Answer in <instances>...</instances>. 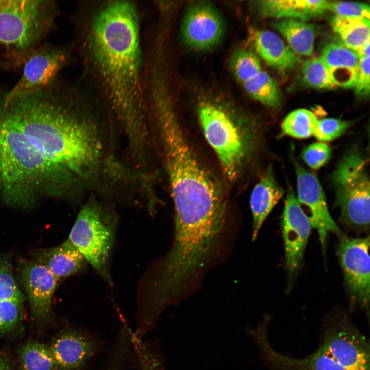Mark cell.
I'll return each mask as SVG.
<instances>
[{"instance_id": "6da1fadb", "label": "cell", "mask_w": 370, "mask_h": 370, "mask_svg": "<svg viewBox=\"0 0 370 370\" xmlns=\"http://www.w3.org/2000/svg\"><path fill=\"white\" fill-rule=\"evenodd\" d=\"M0 116L62 171L79 200L103 195L124 179L126 165L116 154L111 128L73 91L54 82L3 100Z\"/></svg>"}, {"instance_id": "277c9868", "label": "cell", "mask_w": 370, "mask_h": 370, "mask_svg": "<svg viewBox=\"0 0 370 370\" xmlns=\"http://www.w3.org/2000/svg\"><path fill=\"white\" fill-rule=\"evenodd\" d=\"M2 192L4 201L26 209L41 195L72 199L62 171L12 123L0 116Z\"/></svg>"}, {"instance_id": "4fadbf2b", "label": "cell", "mask_w": 370, "mask_h": 370, "mask_svg": "<svg viewBox=\"0 0 370 370\" xmlns=\"http://www.w3.org/2000/svg\"><path fill=\"white\" fill-rule=\"evenodd\" d=\"M285 268L290 288L301 267L312 226L293 191L289 189L281 217Z\"/></svg>"}, {"instance_id": "7a4b0ae2", "label": "cell", "mask_w": 370, "mask_h": 370, "mask_svg": "<svg viewBox=\"0 0 370 370\" xmlns=\"http://www.w3.org/2000/svg\"><path fill=\"white\" fill-rule=\"evenodd\" d=\"M83 32L87 67L120 126L129 153L143 155L152 144V128L144 95L137 8L130 1H106L93 10Z\"/></svg>"}, {"instance_id": "9a60e30c", "label": "cell", "mask_w": 370, "mask_h": 370, "mask_svg": "<svg viewBox=\"0 0 370 370\" xmlns=\"http://www.w3.org/2000/svg\"><path fill=\"white\" fill-rule=\"evenodd\" d=\"M224 24L219 13L207 4H198L187 11L182 25L186 44L194 49L206 50L216 45L224 33Z\"/></svg>"}, {"instance_id": "f546056e", "label": "cell", "mask_w": 370, "mask_h": 370, "mask_svg": "<svg viewBox=\"0 0 370 370\" xmlns=\"http://www.w3.org/2000/svg\"><path fill=\"white\" fill-rule=\"evenodd\" d=\"M0 300L22 303L26 300L15 281L11 259L8 255H0Z\"/></svg>"}, {"instance_id": "d590c367", "label": "cell", "mask_w": 370, "mask_h": 370, "mask_svg": "<svg viewBox=\"0 0 370 370\" xmlns=\"http://www.w3.org/2000/svg\"><path fill=\"white\" fill-rule=\"evenodd\" d=\"M0 370H13L12 362L3 353H0Z\"/></svg>"}, {"instance_id": "836d02e7", "label": "cell", "mask_w": 370, "mask_h": 370, "mask_svg": "<svg viewBox=\"0 0 370 370\" xmlns=\"http://www.w3.org/2000/svg\"><path fill=\"white\" fill-rule=\"evenodd\" d=\"M330 156V148L321 142L311 144L304 149L302 155L304 162L314 169H319L326 164Z\"/></svg>"}, {"instance_id": "5bb4252c", "label": "cell", "mask_w": 370, "mask_h": 370, "mask_svg": "<svg viewBox=\"0 0 370 370\" xmlns=\"http://www.w3.org/2000/svg\"><path fill=\"white\" fill-rule=\"evenodd\" d=\"M57 370H88L102 348L99 338L79 327H67L49 346Z\"/></svg>"}, {"instance_id": "2e32d148", "label": "cell", "mask_w": 370, "mask_h": 370, "mask_svg": "<svg viewBox=\"0 0 370 370\" xmlns=\"http://www.w3.org/2000/svg\"><path fill=\"white\" fill-rule=\"evenodd\" d=\"M18 271L32 317L37 321L46 320L51 313L52 298L59 280L47 268L34 261H22Z\"/></svg>"}, {"instance_id": "83f0119b", "label": "cell", "mask_w": 370, "mask_h": 370, "mask_svg": "<svg viewBox=\"0 0 370 370\" xmlns=\"http://www.w3.org/2000/svg\"><path fill=\"white\" fill-rule=\"evenodd\" d=\"M231 67L235 78L240 84L262 70L258 55L244 49H239L235 52L231 60Z\"/></svg>"}, {"instance_id": "7402d4cb", "label": "cell", "mask_w": 370, "mask_h": 370, "mask_svg": "<svg viewBox=\"0 0 370 370\" xmlns=\"http://www.w3.org/2000/svg\"><path fill=\"white\" fill-rule=\"evenodd\" d=\"M273 26L285 37L294 53L307 57L313 54L316 36L313 25L297 19L284 18L274 22Z\"/></svg>"}, {"instance_id": "e0dca14e", "label": "cell", "mask_w": 370, "mask_h": 370, "mask_svg": "<svg viewBox=\"0 0 370 370\" xmlns=\"http://www.w3.org/2000/svg\"><path fill=\"white\" fill-rule=\"evenodd\" d=\"M267 323L266 320L251 333L265 360L274 370H345L320 348L302 359L289 357L277 352L269 342Z\"/></svg>"}, {"instance_id": "ac0fdd59", "label": "cell", "mask_w": 370, "mask_h": 370, "mask_svg": "<svg viewBox=\"0 0 370 370\" xmlns=\"http://www.w3.org/2000/svg\"><path fill=\"white\" fill-rule=\"evenodd\" d=\"M34 257L59 280L84 272L88 264L68 239L56 247L36 251Z\"/></svg>"}, {"instance_id": "cb8c5ba5", "label": "cell", "mask_w": 370, "mask_h": 370, "mask_svg": "<svg viewBox=\"0 0 370 370\" xmlns=\"http://www.w3.org/2000/svg\"><path fill=\"white\" fill-rule=\"evenodd\" d=\"M241 85L252 98L268 107H276L281 103L282 94L278 83L262 70Z\"/></svg>"}, {"instance_id": "f1b7e54d", "label": "cell", "mask_w": 370, "mask_h": 370, "mask_svg": "<svg viewBox=\"0 0 370 370\" xmlns=\"http://www.w3.org/2000/svg\"><path fill=\"white\" fill-rule=\"evenodd\" d=\"M302 74L304 81L309 86L318 89H332V82L329 69L321 58H311L302 65Z\"/></svg>"}, {"instance_id": "44dd1931", "label": "cell", "mask_w": 370, "mask_h": 370, "mask_svg": "<svg viewBox=\"0 0 370 370\" xmlns=\"http://www.w3.org/2000/svg\"><path fill=\"white\" fill-rule=\"evenodd\" d=\"M255 5L259 14L264 17L305 21L327 10V1L263 0Z\"/></svg>"}, {"instance_id": "ba28073f", "label": "cell", "mask_w": 370, "mask_h": 370, "mask_svg": "<svg viewBox=\"0 0 370 370\" xmlns=\"http://www.w3.org/2000/svg\"><path fill=\"white\" fill-rule=\"evenodd\" d=\"M366 164L359 149L353 147L342 157L331 176L340 221L360 232L369 228V179Z\"/></svg>"}, {"instance_id": "d4e9b609", "label": "cell", "mask_w": 370, "mask_h": 370, "mask_svg": "<svg viewBox=\"0 0 370 370\" xmlns=\"http://www.w3.org/2000/svg\"><path fill=\"white\" fill-rule=\"evenodd\" d=\"M18 370H57L49 346L35 341L23 345L18 350Z\"/></svg>"}, {"instance_id": "484cf974", "label": "cell", "mask_w": 370, "mask_h": 370, "mask_svg": "<svg viewBox=\"0 0 370 370\" xmlns=\"http://www.w3.org/2000/svg\"><path fill=\"white\" fill-rule=\"evenodd\" d=\"M318 120L311 111L300 108L290 113L281 124L283 135L304 139L313 135Z\"/></svg>"}, {"instance_id": "9c48e42d", "label": "cell", "mask_w": 370, "mask_h": 370, "mask_svg": "<svg viewBox=\"0 0 370 370\" xmlns=\"http://www.w3.org/2000/svg\"><path fill=\"white\" fill-rule=\"evenodd\" d=\"M319 348L345 370H370L369 342L344 315L330 319Z\"/></svg>"}, {"instance_id": "52a82bcc", "label": "cell", "mask_w": 370, "mask_h": 370, "mask_svg": "<svg viewBox=\"0 0 370 370\" xmlns=\"http://www.w3.org/2000/svg\"><path fill=\"white\" fill-rule=\"evenodd\" d=\"M119 216L111 203L91 195L82 205L68 239L109 285L110 260Z\"/></svg>"}, {"instance_id": "ffe728a7", "label": "cell", "mask_w": 370, "mask_h": 370, "mask_svg": "<svg viewBox=\"0 0 370 370\" xmlns=\"http://www.w3.org/2000/svg\"><path fill=\"white\" fill-rule=\"evenodd\" d=\"M251 33L252 46L269 66L280 71H287L298 65L300 62L298 55L276 34L265 30H254Z\"/></svg>"}, {"instance_id": "4dcf8cb0", "label": "cell", "mask_w": 370, "mask_h": 370, "mask_svg": "<svg viewBox=\"0 0 370 370\" xmlns=\"http://www.w3.org/2000/svg\"><path fill=\"white\" fill-rule=\"evenodd\" d=\"M23 303L0 300V339L14 332L23 323Z\"/></svg>"}, {"instance_id": "30bf717a", "label": "cell", "mask_w": 370, "mask_h": 370, "mask_svg": "<svg viewBox=\"0 0 370 370\" xmlns=\"http://www.w3.org/2000/svg\"><path fill=\"white\" fill-rule=\"evenodd\" d=\"M369 236L340 239L337 256L351 305L357 304L368 313L370 297Z\"/></svg>"}, {"instance_id": "4316f807", "label": "cell", "mask_w": 370, "mask_h": 370, "mask_svg": "<svg viewBox=\"0 0 370 370\" xmlns=\"http://www.w3.org/2000/svg\"><path fill=\"white\" fill-rule=\"evenodd\" d=\"M328 69L344 68L357 69L359 57L343 43H330L324 46L320 58Z\"/></svg>"}, {"instance_id": "d6986e66", "label": "cell", "mask_w": 370, "mask_h": 370, "mask_svg": "<svg viewBox=\"0 0 370 370\" xmlns=\"http://www.w3.org/2000/svg\"><path fill=\"white\" fill-rule=\"evenodd\" d=\"M284 193L283 189L275 179L272 165H269L254 186L250 195L253 241L256 239L263 223Z\"/></svg>"}, {"instance_id": "603a6c76", "label": "cell", "mask_w": 370, "mask_h": 370, "mask_svg": "<svg viewBox=\"0 0 370 370\" xmlns=\"http://www.w3.org/2000/svg\"><path fill=\"white\" fill-rule=\"evenodd\" d=\"M330 24L342 43L355 52L369 43L368 20L335 15L332 17Z\"/></svg>"}, {"instance_id": "74e56055", "label": "cell", "mask_w": 370, "mask_h": 370, "mask_svg": "<svg viewBox=\"0 0 370 370\" xmlns=\"http://www.w3.org/2000/svg\"><path fill=\"white\" fill-rule=\"evenodd\" d=\"M2 191V176H1V164L0 159V193Z\"/></svg>"}, {"instance_id": "8992f818", "label": "cell", "mask_w": 370, "mask_h": 370, "mask_svg": "<svg viewBox=\"0 0 370 370\" xmlns=\"http://www.w3.org/2000/svg\"><path fill=\"white\" fill-rule=\"evenodd\" d=\"M50 0H0V48L23 63L48 33L58 14Z\"/></svg>"}, {"instance_id": "5b68a950", "label": "cell", "mask_w": 370, "mask_h": 370, "mask_svg": "<svg viewBox=\"0 0 370 370\" xmlns=\"http://www.w3.org/2000/svg\"><path fill=\"white\" fill-rule=\"evenodd\" d=\"M197 117L224 177L230 182L236 181L258 150L262 137L259 123L209 102L198 105Z\"/></svg>"}, {"instance_id": "8fae6325", "label": "cell", "mask_w": 370, "mask_h": 370, "mask_svg": "<svg viewBox=\"0 0 370 370\" xmlns=\"http://www.w3.org/2000/svg\"><path fill=\"white\" fill-rule=\"evenodd\" d=\"M69 52L66 47L45 45L36 47L25 58L22 75L9 91L1 95L4 99L32 91L55 82L66 65Z\"/></svg>"}, {"instance_id": "3957f363", "label": "cell", "mask_w": 370, "mask_h": 370, "mask_svg": "<svg viewBox=\"0 0 370 370\" xmlns=\"http://www.w3.org/2000/svg\"><path fill=\"white\" fill-rule=\"evenodd\" d=\"M153 113L174 203V239L191 246L208 243L222 232L226 191L194 152L171 105L160 104Z\"/></svg>"}, {"instance_id": "d6a6232c", "label": "cell", "mask_w": 370, "mask_h": 370, "mask_svg": "<svg viewBox=\"0 0 370 370\" xmlns=\"http://www.w3.org/2000/svg\"><path fill=\"white\" fill-rule=\"evenodd\" d=\"M327 10L334 12L337 15L369 19V6L365 3L327 1Z\"/></svg>"}, {"instance_id": "e575fe53", "label": "cell", "mask_w": 370, "mask_h": 370, "mask_svg": "<svg viewBox=\"0 0 370 370\" xmlns=\"http://www.w3.org/2000/svg\"><path fill=\"white\" fill-rule=\"evenodd\" d=\"M355 91L360 98L365 99L369 95V57L359 58Z\"/></svg>"}, {"instance_id": "1f68e13d", "label": "cell", "mask_w": 370, "mask_h": 370, "mask_svg": "<svg viewBox=\"0 0 370 370\" xmlns=\"http://www.w3.org/2000/svg\"><path fill=\"white\" fill-rule=\"evenodd\" d=\"M351 124L348 121L324 118L318 120L313 135L320 141H329L342 135Z\"/></svg>"}, {"instance_id": "8d00e7d4", "label": "cell", "mask_w": 370, "mask_h": 370, "mask_svg": "<svg viewBox=\"0 0 370 370\" xmlns=\"http://www.w3.org/2000/svg\"><path fill=\"white\" fill-rule=\"evenodd\" d=\"M17 65L16 61L0 56V69H8Z\"/></svg>"}, {"instance_id": "7c38bea8", "label": "cell", "mask_w": 370, "mask_h": 370, "mask_svg": "<svg viewBox=\"0 0 370 370\" xmlns=\"http://www.w3.org/2000/svg\"><path fill=\"white\" fill-rule=\"evenodd\" d=\"M297 199L312 228L318 232L323 254H325L328 234L332 233L339 239L346 235L332 218L325 193L319 180L313 174L295 162Z\"/></svg>"}]
</instances>
